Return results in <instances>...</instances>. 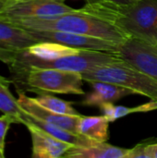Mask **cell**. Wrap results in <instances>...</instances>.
I'll return each instance as SVG.
<instances>
[{"label": "cell", "instance_id": "cell-1", "mask_svg": "<svg viewBox=\"0 0 157 158\" xmlns=\"http://www.w3.org/2000/svg\"><path fill=\"white\" fill-rule=\"evenodd\" d=\"M81 9L114 24L129 38L157 45V0L86 3Z\"/></svg>", "mask_w": 157, "mask_h": 158}, {"label": "cell", "instance_id": "cell-2", "mask_svg": "<svg viewBox=\"0 0 157 158\" xmlns=\"http://www.w3.org/2000/svg\"><path fill=\"white\" fill-rule=\"evenodd\" d=\"M5 21L28 31L72 32L112 41L118 44L129 39V37L114 24L93 14L87 13L81 8H79L74 12L49 18L14 19H6Z\"/></svg>", "mask_w": 157, "mask_h": 158}, {"label": "cell", "instance_id": "cell-3", "mask_svg": "<svg viewBox=\"0 0 157 158\" xmlns=\"http://www.w3.org/2000/svg\"><path fill=\"white\" fill-rule=\"evenodd\" d=\"M16 85L30 92L63 94H84L81 72L52 68H29L12 77Z\"/></svg>", "mask_w": 157, "mask_h": 158}, {"label": "cell", "instance_id": "cell-4", "mask_svg": "<svg viewBox=\"0 0 157 158\" xmlns=\"http://www.w3.org/2000/svg\"><path fill=\"white\" fill-rule=\"evenodd\" d=\"M87 82L100 81L132 90L135 94L157 101V80L141 71L125 60L102 66L81 73Z\"/></svg>", "mask_w": 157, "mask_h": 158}, {"label": "cell", "instance_id": "cell-5", "mask_svg": "<svg viewBox=\"0 0 157 158\" xmlns=\"http://www.w3.org/2000/svg\"><path fill=\"white\" fill-rule=\"evenodd\" d=\"M76 10L64 2L56 0H2L0 19L49 18Z\"/></svg>", "mask_w": 157, "mask_h": 158}, {"label": "cell", "instance_id": "cell-6", "mask_svg": "<svg viewBox=\"0 0 157 158\" xmlns=\"http://www.w3.org/2000/svg\"><path fill=\"white\" fill-rule=\"evenodd\" d=\"M123 60L157 80V45L129 38L116 51Z\"/></svg>", "mask_w": 157, "mask_h": 158}, {"label": "cell", "instance_id": "cell-7", "mask_svg": "<svg viewBox=\"0 0 157 158\" xmlns=\"http://www.w3.org/2000/svg\"><path fill=\"white\" fill-rule=\"evenodd\" d=\"M33 36L39 41H48L62 44L70 47L84 49V50H97L109 53H116L118 44L112 41L93 37L84 34H78L72 32L45 31H30Z\"/></svg>", "mask_w": 157, "mask_h": 158}, {"label": "cell", "instance_id": "cell-8", "mask_svg": "<svg viewBox=\"0 0 157 158\" xmlns=\"http://www.w3.org/2000/svg\"><path fill=\"white\" fill-rule=\"evenodd\" d=\"M22 124L26 126L31 134L32 143L31 156L33 158L63 157L64 155L73 146L70 143L53 137L23 117Z\"/></svg>", "mask_w": 157, "mask_h": 158}, {"label": "cell", "instance_id": "cell-9", "mask_svg": "<svg viewBox=\"0 0 157 158\" xmlns=\"http://www.w3.org/2000/svg\"><path fill=\"white\" fill-rule=\"evenodd\" d=\"M18 95L19 96L17 100L19 106L28 115L31 116L32 118L58 126L73 133L80 134L78 132V125H79L80 118L82 115L71 116V115L57 114L44 108L43 106L36 103L32 97L27 96L22 91H18Z\"/></svg>", "mask_w": 157, "mask_h": 158}, {"label": "cell", "instance_id": "cell-10", "mask_svg": "<svg viewBox=\"0 0 157 158\" xmlns=\"http://www.w3.org/2000/svg\"><path fill=\"white\" fill-rule=\"evenodd\" d=\"M38 42L30 31L0 19V52L21 51Z\"/></svg>", "mask_w": 157, "mask_h": 158}, {"label": "cell", "instance_id": "cell-11", "mask_svg": "<svg viewBox=\"0 0 157 158\" xmlns=\"http://www.w3.org/2000/svg\"><path fill=\"white\" fill-rule=\"evenodd\" d=\"M93 87V92L81 103L85 106H101L106 103H115L125 96L135 94V93L126 87L106 81H94L89 82Z\"/></svg>", "mask_w": 157, "mask_h": 158}, {"label": "cell", "instance_id": "cell-12", "mask_svg": "<svg viewBox=\"0 0 157 158\" xmlns=\"http://www.w3.org/2000/svg\"><path fill=\"white\" fill-rule=\"evenodd\" d=\"M130 149L117 147L106 142H98L89 147L72 146L63 157L66 158H126Z\"/></svg>", "mask_w": 157, "mask_h": 158}, {"label": "cell", "instance_id": "cell-13", "mask_svg": "<svg viewBox=\"0 0 157 158\" xmlns=\"http://www.w3.org/2000/svg\"><path fill=\"white\" fill-rule=\"evenodd\" d=\"M81 50L55 42L41 41L21 51L25 55L38 60H54L66 56L78 54Z\"/></svg>", "mask_w": 157, "mask_h": 158}, {"label": "cell", "instance_id": "cell-14", "mask_svg": "<svg viewBox=\"0 0 157 158\" xmlns=\"http://www.w3.org/2000/svg\"><path fill=\"white\" fill-rule=\"evenodd\" d=\"M23 118H26L27 119H29L30 121H31L33 124H35L36 126H38L39 128H41L43 131H46L47 133H49L50 135H52L53 137L66 142L68 143L72 144L73 146H81V147H89V146H93L94 144H96L98 142L94 141L93 139H90L88 137H85L81 134H77V133H73L69 131H67L65 129H62L58 126H56L54 124H51L49 122L32 118L31 116L28 115L25 111L24 114L22 116Z\"/></svg>", "mask_w": 157, "mask_h": 158}, {"label": "cell", "instance_id": "cell-15", "mask_svg": "<svg viewBox=\"0 0 157 158\" xmlns=\"http://www.w3.org/2000/svg\"><path fill=\"white\" fill-rule=\"evenodd\" d=\"M109 119L105 116H81L78 125V132L97 142H107L109 139Z\"/></svg>", "mask_w": 157, "mask_h": 158}, {"label": "cell", "instance_id": "cell-16", "mask_svg": "<svg viewBox=\"0 0 157 158\" xmlns=\"http://www.w3.org/2000/svg\"><path fill=\"white\" fill-rule=\"evenodd\" d=\"M11 83H13L12 80L0 75V111L11 116L16 120L17 124H22L24 111L10 91Z\"/></svg>", "mask_w": 157, "mask_h": 158}, {"label": "cell", "instance_id": "cell-17", "mask_svg": "<svg viewBox=\"0 0 157 158\" xmlns=\"http://www.w3.org/2000/svg\"><path fill=\"white\" fill-rule=\"evenodd\" d=\"M100 109L104 116L107 117L110 122H114L117 119L123 118L127 115L132 113H142L150 112L157 109V101H153L149 103L143 104L134 107H127L123 106H114V103H106L100 106Z\"/></svg>", "mask_w": 157, "mask_h": 158}, {"label": "cell", "instance_id": "cell-18", "mask_svg": "<svg viewBox=\"0 0 157 158\" xmlns=\"http://www.w3.org/2000/svg\"><path fill=\"white\" fill-rule=\"evenodd\" d=\"M32 98L36 103H38L39 105H41L42 106L52 112L57 114H63V115H71V116L81 115L72 106L74 104L73 102L64 101L53 95L46 94V93L38 94L36 97H32Z\"/></svg>", "mask_w": 157, "mask_h": 158}, {"label": "cell", "instance_id": "cell-19", "mask_svg": "<svg viewBox=\"0 0 157 158\" xmlns=\"http://www.w3.org/2000/svg\"><path fill=\"white\" fill-rule=\"evenodd\" d=\"M12 123H16V120L7 114H3L0 117V153L5 156L6 137Z\"/></svg>", "mask_w": 157, "mask_h": 158}, {"label": "cell", "instance_id": "cell-20", "mask_svg": "<svg viewBox=\"0 0 157 158\" xmlns=\"http://www.w3.org/2000/svg\"><path fill=\"white\" fill-rule=\"evenodd\" d=\"M146 144L147 143H138L135 147L130 149L126 158H147V156L144 151Z\"/></svg>", "mask_w": 157, "mask_h": 158}, {"label": "cell", "instance_id": "cell-21", "mask_svg": "<svg viewBox=\"0 0 157 158\" xmlns=\"http://www.w3.org/2000/svg\"><path fill=\"white\" fill-rule=\"evenodd\" d=\"M144 151L147 158H157V143H147Z\"/></svg>", "mask_w": 157, "mask_h": 158}, {"label": "cell", "instance_id": "cell-22", "mask_svg": "<svg viewBox=\"0 0 157 158\" xmlns=\"http://www.w3.org/2000/svg\"><path fill=\"white\" fill-rule=\"evenodd\" d=\"M86 3H97V2H104V1H110L114 3H118V4H130L132 3L136 0H85Z\"/></svg>", "mask_w": 157, "mask_h": 158}, {"label": "cell", "instance_id": "cell-23", "mask_svg": "<svg viewBox=\"0 0 157 158\" xmlns=\"http://www.w3.org/2000/svg\"><path fill=\"white\" fill-rule=\"evenodd\" d=\"M0 158H4V156H3V155H2L1 153H0Z\"/></svg>", "mask_w": 157, "mask_h": 158}, {"label": "cell", "instance_id": "cell-24", "mask_svg": "<svg viewBox=\"0 0 157 158\" xmlns=\"http://www.w3.org/2000/svg\"><path fill=\"white\" fill-rule=\"evenodd\" d=\"M1 1H2V0H0V5H1Z\"/></svg>", "mask_w": 157, "mask_h": 158}]
</instances>
